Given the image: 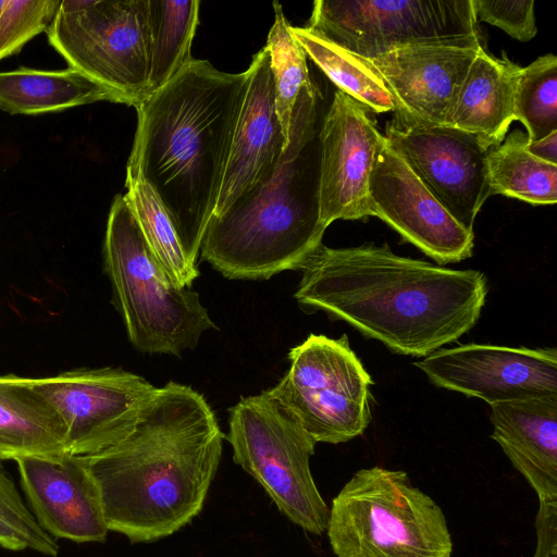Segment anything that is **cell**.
<instances>
[{"label": "cell", "instance_id": "obj_1", "mask_svg": "<svg viewBox=\"0 0 557 557\" xmlns=\"http://www.w3.org/2000/svg\"><path fill=\"white\" fill-rule=\"evenodd\" d=\"M294 297L306 312L324 311L391 351L426 357L478 322L486 275L396 255L373 243L320 245L301 264Z\"/></svg>", "mask_w": 557, "mask_h": 557}, {"label": "cell", "instance_id": "obj_2", "mask_svg": "<svg viewBox=\"0 0 557 557\" xmlns=\"http://www.w3.org/2000/svg\"><path fill=\"white\" fill-rule=\"evenodd\" d=\"M224 437L201 394L175 382L159 387L126 437L84 456L109 531L148 543L189 523L203 507Z\"/></svg>", "mask_w": 557, "mask_h": 557}, {"label": "cell", "instance_id": "obj_3", "mask_svg": "<svg viewBox=\"0 0 557 557\" xmlns=\"http://www.w3.org/2000/svg\"><path fill=\"white\" fill-rule=\"evenodd\" d=\"M248 73L208 60L186 64L137 108L127 168L153 190L183 248L197 263L220 195Z\"/></svg>", "mask_w": 557, "mask_h": 557}, {"label": "cell", "instance_id": "obj_4", "mask_svg": "<svg viewBox=\"0 0 557 557\" xmlns=\"http://www.w3.org/2000/svg\"><path fill=\"white\" fill-rule=\"evenodd\" d=\"M325 111L320 89L313 83L304 86L276 165L223 213L211 216L200 255L223 276L267 280L299 270L322 245L320 129Z\"/></svg>", "mask_w": 557, "mask_h": 557}, {"label": "cell", "instance_id": "obj_5", "mask_svg": "<svg viewBox=\"0 0 557 557\" xmlns=\"http://www.w3.org/2000/svg\"><path fill=\"white\" fill-rule=\"evenodd\" d=\"M103 261L113 301L139 351L180 356L216 329L199 294L165 273L124 195H116L110 208Z\"/></svg>", "mask_w": 557, "mask_h": 557}, {"label": "cell", "instance_id": "obj_6", "mask_svg": "<svg viewBox=\"0 0 557 557\" xmlns=\"http://www.w3.org/2000/svg\"><path fill=\"white\" fill-rule=\"evenodd\" d=\"M327 536L337 557H451L441 507L403 470H358L334 497Z\"/></svg>", "mask_w": 557, "mask_h": 557}, {"label": "cell", "instance_id": "obj_7", "mask_svg": "<svg viewBox=\"0 0 557 557\" xmlns=\"http://www.w3.org/2000/svg\"><path fill=\"white\" fill-rule=\"evenodd\" d=\"M225 438L233 459L278 510L305 531H326L330 509L313 481L315 441L269 393L243 397L228 410Z\"/></svg>", "mask_w": 557, "mask_h": 557}, {"label": "cell", "instance_id": "obj_8", "mask_svg": "<svg viewBox=\"0 0 557 557\" xmlns=\"http://www.w3.org/2000/svg\"><path fill=\"white\" fill-rule=\"evenodd\" d=\"M69 67L137 108L148 97V0H61L46 30Z\"/></svg>", "mask_w": 557, "mask_h": 557}, {"label": "cell", "instance_id": "obj_9", "mask_svg": "<svg viewBox=\"0 0 557 557\" xmlns=\"http://www.w3.org/2000/svg\"><path fill=\"white\" fill-rule=\"evenodd\" d=\"M289 368L268 393L315 441L338 444L361 435L371 422L373 381L350 348L310 334L288 352Z\"/></svg>", "mask_w": 557, "mask_h": 557}, {"label": "cell", "instance_id": "obj_10", "mask_svg": "<svg viewBox=\"0 0 557 557\" xmlns=\"http://www.w3.org/2000/svg\"><path fill=\"white\" fill-rule=\"evenodd\" d=\"M307 27L368 60L412 46H482L472 0H317Z\"/></svg>", "mask_w": 557, "mask_h": 557}, {"label": "cell", "instance_id": "obj_11", "mask_svg": "<svg viewBox=\"0 0 557 557\" xmlns=\"http://www.w3.org/2000/svg\"><path fill=\"white\" fill-rule=\"evenodd\" d=\"M65 428L66 454L90 456L126 437L159 387L116 368L79 369L32 379Z\"/></svg>", "mask_w": 557, "mask_h": 557}, {"label": "cell", "instance_id": "obj_12", "mask_svg": "<svg viewBox=\"0 0 557 557\" xmlns=\"http://www.w3.org/2000/svg\"><path fill=\"white\" fill-rule=\"evenodd\" d=\"M385 140L426 189L467 231L492 196L488 149L470 133L446 125L406 124L392 119Z\"/></svg>", "mask_w": 557, "mask_h": 557}, {"label": "cell", "instance_id": "obj_13", "mask_svg": "<svg viewBox=\"0 0 557 557\" xmlns=\"http://www.w3.org/2000/svg\"><path fill=\"white\" fill-rule=\"evenodd\" d=\"M432 384L488 405L557 397L556 348L466 344L414 362Z\"/></svg>", "mask_w": 557, "mask_h": 557}, {"label": "cell", "instance_id": "obj_14", "mask_svg": "<svg viewBox=\"0 0 557 557\" xmlns=\"http://www.w3.org/2000/svg\"><path fill=\"white\" fill-rule=\"evenodd\" d=\"M369 211L438 265L472 256L473 232L437 201L385 137L370 177Z\"/></svg>", "mask_w": 557, "mask_h": 557}, {"label": "cell", "instance_id": "obj_15", "mask_svg": "<svg viewBox=\"0 0 557 557\" xmlns=\"http://www.w3.org/2000/svg\"><path fill=\"white\" fill-rule=\"evenodd\" d=\"M383 141L367 108L337 89L320 129V220L325 227L371 216L370 177Z\"/></svg>", "mask_w": 557, "mask_h": 557}, {"label": "cell", "instance_id": "obj_16", "mask_svg": "<svg viewBox=\"0 0 557 557\" xmlns=\"http://www.w3.org/2000/svg\"><path fill=\"white\" fill-rule=\"evenodd\" d=\"M483 46L423 45L366 59L394 102V119L406 124L446 125L458 90Z\"/></svg>", "mask_w": 557, "mask_h": 557}, {"label": "cell", "instance_id": "obj_17", "mask_svg": "<svg viewBox=\"0 0 557 557\" xmlns=\"http://www.w3.org/2000/svg\"><path fill=\"white\" fill-rule=\"evenodd\" d=\"M34 516L51 536L103 542L109 532L100 490L84 456L15 460Z\"/></svg>", "mask_w": 557, "mask_h": 557}, {"label": "cell", "instance_id": "obj_18", "mask_svg": "<svg viewBox=\"0 0 557 557\" xmlns=\"http://www.w3.org/2000/svg\"><path fill=\"white\" fill-rule=\"evenodd\" d=\"M247 73V89L214 216L269 175L287 146L275 110L274 82L265 47L252 57Z\"/></svg>", "mask_w": 557, "mask_h": 557}, {"label": "cell", "instance_id": "obj_19", "mask_svg": "<svg viewBox=\"0 0 557 557\" xmlns=\"http://www.w3.org/2000/svg\"><path fill=\"white\" fill-rule=\"evenodd\" d=\"M491 437L536 493L557 500V397L491 406Z\"/></svg>", "mask_w": 557, "mask_h": 557}, {"label": "cell", "instance_id": "obj_20", "mask_svg": "<svg viewBox=\"0 0 557 557\" xmlns=\"http://www.w3.org/2000/svg\"><path fill=\"white\" fill-rule=\"evenodd\" d=\"M520 69L506 53L495 58L481 49L458 90L446 126L475 135L487 149L500 144L515 121Z\"/></svg>", "mask_w": 557, "mask_h": 557}, {"label": "cell", "instance_id": "obj_21", "mask_svg": "<svg viewBox=\"0 0 557 557\" xmlns=\"http://www.w3.org/2000/svg\"><path fill=\"white\" fill-rule=\"evenodd\" d=\"M64 455V424L32 379L0 376V459Z\"/></svg>", "mask_w": 557, "mask_h": 557}, {"label": "cell", "instance_id": "obj_22", "mask_svg": "<svg viewBox=\"0 0 557 557\" xmlns=\"http://www.w3.org/2000/svg\"><path fill=\"white\" fill-rule=\"evenodd\" d=\"M98 101L120 103L112 91L71 67L0 72V110L10 114L53 113Z\"/></svg>", "mask_w": 557, "mask_h": 557}, {"label": "cell", "instance_id": "obj_23", "mask_svg": "<svg viewBox=\"0 0 557 557\" xmlns=\"http://www.w3.org/2000/svg\"><path fill=\"white\" fill-rule=\"evenodd\" d=\"M306 54L345 92L375 113L395 110L394 98L370 63L309 27L290 26Z\"/></svg>", "mask_w": 557, "mask_h": 557}, {"label": "cell", "instance_id": "obj_24", "mask_svg": "<svg viewBox=\"0 0 557 557\" xmlns=\"http://www.w3.org/2000/svg\"><path fill=\"white\" fill-rule=\"evenodd\" d=\"M527 144V134L515 129L488 149L486 164L491 193L532 205L555 203L557 164L531 154Z\"/></svg>", "mask_w": 557, "mask_h": 557}, {"label": "cell", "instance_id": "obj_25", "mask_svg": "<svg viewBox=\"0 0 557 557\" xmlns=\"http://www.w3.org/2000/svg\"><path fill=\"white\" fill-rule=\"evenodd\" d=\"M199 4L198 0H148V97L191 61L190 47L198 25Z\"/></svg>", "mask_w": 557, "mask_h": 557}, {"label": "cell", "instance_id": "obj_26", "mask_svg": "<svg viewBox=\"0 0 557 557\" xmlns=\"http://www.w3.org/2000/svg\"><path fill=\"white\" fill-rule=\"evenodd\" d=\"M126 198L146 240L169 277L181 287H190L198 277V264L190 261L168 213L141 176L126 169Z\"/></svg>", "mask_w": 557, "mask_h": 557}, {"label": "cell", "instance_id": "obj_27", "mask_svg": "<svg viewBox=\"0 0 557 557\" xmlns=\"http://www.w3.org/2000/svg\"><path fill=\"white\" fill-rule=\"evenodd\" d=\"M274 22L264 46L275 89V110L288 144L293 111L300 89L312 82L307 66V54L290 32L282 5L273 3Z\"/></svg>", "mask_w": 557, "mask_h": 557}, {"label": "cell", "instance_id": "obj_28", "mask_svg": "<svg viewBox=\"0 0 557 557\" xmlns=\"http://www.w3.org/2000/svg\"><path fill=\"white\" fill-rule=\"evenodd\" d=\"M515 121L525 129L528 144L557 131V58L542 55L521 67L515 92Z\"/></svg>", "mask_w": 557, "mask_h": 557}, {"label": "cell", "instance_id": "obj_29", "mask_svg": "<svg viewBox=\"0 0 557 557\" xmlns=\"http://www.w3.org/2000/svg\"><path fill=\"white\" fill-rule=\"evenodd\" d=\"M0 545L11 550L33 549L55 556L59 546L38 523L0 465Z\"/></svg>", "mask_w": 557, "mask_h": 557}, {"label": "cell", "instance_id": "obj_30", "mask_svg": "<svg viewBox=\"0 0 557 557\" xmlns=\"http://www.w3.org/2000/svg\"><path fill=\"white\" fill-rule=\"evenodd\" d=\"M61 0H5L0 13V61L18 53L52 23Z\"/></svg>", "mask_w": 557, "mask_h": 557}, {"label": "cell", "instance_id": "obj_31", "mask_svg": "<svg viewBox=\"0 0 557 557\" xmlns=\"http://www.w3.org/2000/svg\"><path fill=\"white\" fill-rule=\"evenodd\" d=\"M476 21L492 24L519 41L536 35L533 0H472Z\"/></svg>", "mask_w": 557, "mask_h": 557}, {"label": "cell", "instance_id": "obj_32", "mask_svg": "<svg viewBox=\"0 0 557 557\" xmlns=\"http://www.w3.org/2000/svg\"><path fill=\"white\" fill-rule=\"evenodd\" d=\"M535 530L537 541L533 557H557V500L540 502Z\"/></svg>", "mask_w": 557, "mask_h": 557}, {"label": "cell", "instance_id": "obj_33", "mask_svg": "<svg viewBox=\"0 0 557 557\" xmlns=\"http://www.w3.org/2000/svg\"><path fill=\"white\" fill-rule=\"evenodd\" d=\"M527 150L545 162L557 164V131L540 140L527 144Z\"/></svg>", "mask_w": 557, "mask_h": 557}, {"label": "cell", "instance_id": "obj_34", "mask_svg": "<svg viewBox=\"0 0 557 557\" xmlns=\"http://www.w3.org/2000/svg\"><path fill=\"white\" fill-rule=\"evenodd\" d=\"M4 2H5V0H0V13H1V11H2V8H3V5H4Z\"/></svg>", "mask_w": 557, "mask_h": 557}]
</instances>
